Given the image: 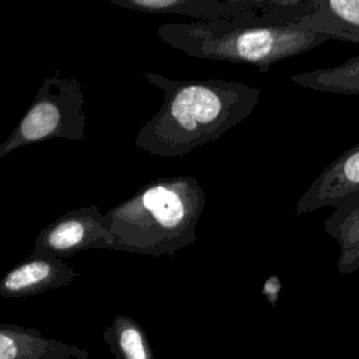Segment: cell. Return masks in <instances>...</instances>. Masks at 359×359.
<instances>
[{
  "label": "cell",
  "instance_id": "11",
  "mask_svg": "<svg viewBox=\"0 0 359 359\" xmlns=\"http://www.w3.org/2000/svg\"><path fill=\"white\" fill-rule=\"evenodd\" d=\"M324 230L339 245L338 272L348 275L359 269V195L334 208L324 223Z\"/></svg>",
  "mask_w": 359,
  "mask_h": 359
},
{
  "label": "cell",
  "instance_id": "4",
  "mask_svg": "<svg viewBox=\"0 0 359 359\" xmlns=\"http://www.w3.org/2000/svg\"><path fill=\"white\" fill-rule=\"evenodd\" d=\"M87 132L84 93L76 77L56 67L39 87L17 126L0 144V158L49 139L83 140Z\"/></svg>",
  "mask_w": 359,
  "mask_h": 359
},
{
  "label": "cell",
  "instance_id": "5",
  "mask_svg": "<svg viewBox=\"0 0 359 359\" xmlns=\"http://www.w3.org/2000/svg\"><path fill=\"white\" fill-rule=\"evenodd\" d=\"M111 250L108 220L97 205L66 212L39 231L29 255L70 258L87 250Z\"/></svg>",
  "mask_w": 359,
  "mask_h": 359
},
{
  "label": "cell",
  "instance_id": "9",
  "mask_svg": "<svg viewBox=\"0 0 359 359\" xmlns=\"http://www.w3.org/2000/svg\"><path fill=\"white\" fill-rule=\"evenodd\" d=\"M88 351L39 330L0 323V359H87Z\"/></svg>",
  "mask_w": 359,
  "mask_h": 359
},
{
  "label": "cell",
  "instance_id": "14",
  "mask_svg": "<svg viewBox=\"0 0 359 359\" xmlns=\"http://www.w3.org/2000/svg\"><path fill=\"white\" fill-rule=\"evenodd\" d=\"M280 287H282V285H280L279 279H278L276 276H272V278H269V279L266 280V283H265V286H264V289H262V293L265 294L266 300H268L269 303H272L273 306H275V303H276V300H278V297H279Z\"/></svg>",
  "mask_w": 359,
  "mask_h": 359
},
{
  "label": "cell",
  "instance_id": "8",
  "mask_svg": "<svg viewBox=\"0 0 359 359\" xmlns=\"http://www.w3.org/2000/svg\"><path fill=\"white\" fill-rule=\"evenodd\" d=\"M125 10L149 14H177L196 18V21H212L231 18L247 11L262 10L269 0H109Z\"/></svg>",
  "mask_w": 359,
  "mask_h": 359
},
{
  "label": "cell",
  "instance_id": "3",
  "mask_svg": "<svg viewBox=\"0 0 359 359\" xmlns=\"http://www.w3.org/2000/svg\"><path fill=\"white\" fill-rule=\"evenodd\" d=\"M259 11L212 21L165 22L157 28V36L188 56L247 63L262 73L269 72L279 60L331 41L325 35L264 24L259 21Z\"/></svg>",
  "mask_w": 359,
  "mask_h": 359
},
{
  "label": "cell",
  "instance_id": "12",
  "mask_svg": "<svg viewBox=\"0 0 359 359\" xmlns=\"http://www.w3.org/2000/svg\"><path fill=\"white\" fill-rule=\"evenodd\" d=\"M102 338L116 359H156L144 328L130 316L116 314Z\"/></svg>",
  "mask_w": 359,
  "mask_h": 359
},
{
  "label": "cell",
  "instance_id": "1",
  "mask_svg": "<svg viewBox=\"0 0 359 359\" xmlns=\"http://www.w3.org/2000/svg\"><path fill=\"white\" fill-rule=\"evenodd\" d=\"M142 77L164 94L160 109L137 132L135 144L153 156L181 157L222 137L247 119L261 91L223 79H170L143 72Z\"/></svg>",
  "mask_w": 359,
  "mask_h": 359
},
{
  "label": "cell",
  "instance_id": "10",
  "mask_svg": "<svg viewBox=\"0 0 359 359\" xmlns=\"http://www.w3.org/2000/svg\"><path fill=\"white\" fill-rule=\"evenodd\" d=\"M289 28L359 45V0H311L309 13Z\"/></svg>",
  "mask_w": 359,
  "mask_h": 359
},
{
  "label": "cell",
  "instance_id": "7",
  "mask_svg": "<svg viewBox=\"0 0 359 359\" xmlns=\"http://www.w3.org/2000/svg\"><path fill=\"white\" fill-rule=\"evenodd\" d=\"M77 278L79 272L65 259L28 255L0 279V296L25 299L63 287Z\"/></svg>",
  "mask_w": 359,
  "mask_h": 359
},
{
  "label": "cell",
  "instance_id": "13",
  "mask_svg": "<svg viewBox=\"0 0 359 359\" xmlns=\"http://www.w3.org/2000/svg\"><path fill=\"white\" fill-rule=\"evenodd\" d=\"M290 81L316 91L359 94V56L349 57L338 66L293 74Z\"/></svg>",
  "mask_w": 359,
  "mask_h": 359
},
{
  "label": "cell",
  "instance_id": "2",
  "mask_svg": "<svg viewBox=\"0 0 359 359\" xmlns=\"http://www.w3.org/2000/svg\"><path fill=\"white\" fill-rule=\"evenodd\" d=\"M205 205V191L194 177L151 180L105 213L111 250L174 255L196 241Z\"/></svg>",
  "mask_w": 359,
  "mask_h": 359
},
{
  "label": "cell",
  "instance_id": "6",
  "mask_svg": "<svg viewBox=\"0 0 359 359\" xmlns=\"http://www.w3.org/2000/svg\"><path fill=\"white\" fill-rule=\"evenodd\" d=\"M353 195H359V143L339 154L318 174L299 198L294 213L337 208Z\"/></svg>",
  "mask_w": 359,
  "mask_h": 359
}]
</instances>
